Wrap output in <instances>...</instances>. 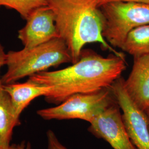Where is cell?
<instances>
[{
	"instance_id": "obj_1",
	"label": "cell",
	"mask_w": 149,
	"mask_h": 149,
	"mask_svg": "<svg viewBox=\"0 0 149 149\" xmlns=\"http://www.w3.org/2000/svg\"><path fill=\"white\" fill-rule=\"evenodd\" d=\"M125 59L114 54L104 57L89 49H83L79 60L63 69L45 71L28 80L50 87L45 101L58 105L70 96L94 93L109 88L126 69Z\"/></svg>"
},
{
	"instance_id": "obj_2",
	"label": "cell",
	"mask_w": 149,
	"mask_h": 149,
	"mask_svg": "<svg viewBox=\"0 0 149 149\" xmlns=\"http://www.w3.org/2000/svg\"><path fill=\"white\" fill-rule=\"evenodd\" d=\"M52 10L59 38L66 44L76 63L86 45L100 43L105 50L125 59L103 37V16L100 0H47Z\"/></svg>"
},
{
	"instance_id": "obj_3",
	"label": "cell",
	"mask_w": 149,
	"mask_h": 149,
	"mask_svg": "<svg viewBox=\"0 0 149 149\" xmlns=\"http://www.w3.org/2000/svg\"><path fill=\"white\" fill-rule=\"evenodd\" d=\"M72 63L69 50L58 37L32 48L6 53L7 71L2 76L3 85L15 83L26 77L47 71L65 63Z\"/></svg>"
},
{
	"instance_id": "obj_4",
	"label": "cell",
	"mask_w": 149,
	"mask_h": 149,
	"mask_svg": "<svg viewBox=\"0 0 149 149\" xmlns=\"http://www.w3.org/2000/svg\"><path fill=\"white\" fill-rule=\"evenodd\" d=\"M100 8L103 16V37L114 48L121 49L134 28L149 24V4L118 1L103 4Z\"/></svg>"
},
{
	"instance_id": "obj_5",
	"label": "cell",
	"mask_w": 149,
	"mask_h": 149,
	"mask_svg": "<svg viewBox=\"0 0 149 149\" xmlns=\"http://www.w3.org/2000/svg\"><path fill=\"white\" fill-rule=\"evenodd\" d=\"M116 102L110 88H107L94 93L75 94L55 106L38 110L37 114L45 120L80 119L90 123Z\"/></svg>"
},
{
	"instance_id": "obj_6",
	"label": "cell",
	"mask_w": 149,
	"mask_h": 149,
	"mask_svg": "<svg viewBox=\"0 0 149 149\" xmlns=\"http://www.w3.org/2000/svg\"><path fill=\"white\" fill-rule=\"evenodd\" d=\"M122 112L123 122L128 135L138 149H149V121L145 111L129 95L122 76L109 87Z\"/></svg>"
},
{
	"instance_id": "obj_7",
	"label": "cell",
	"mask_w": 149,
	"mask_h": 149,
	"mask_svg": "<svg viewBox=\"0 0 149 149\" xmlns=\"http://www.w3.org/2000/svg\"><path fill=\"white\" fill-rule=\"evenodd\" d=\"M88 130L96 138L104 140L113 149H138L128 135L117 102L96 117Z\"/></svg>"
},
{
	"instance_id": "obj_8",
	"label": "cell",
	"mask_w": 149,
	"mask_h": 149,
	"mask_svg": "<svg viewBox=\"0 0 149 149\" xmlns=\"http://www.w3.org/2000/svg\"><path fill=\"white\" fill-rule=\"evenodd\" d=\"M26 25L18 31V38L24 48H32L59 37L53 12L48 6L35 10Z\"/></svg>"
},
{
	"instance_id": "obj_9",
	"label": "cell",
	"mask_w": 149,
	"mask_h": 149,
	"mask_svg": "<svg viewBox=\"0 0 149 149\" xmlns=\"http://www.w3.org/2000/svg\"><path fill=\"white\" fill-rule=\"evenodd\" d=\"M125 87L129 95L143 111L149 108V54L134 57L132 69Z\"/></svg>"
},
{
	"instance_id": "obj_10",
	"label": "cell",
	"mask_w": 149,
	"mask_h": 149,
	"mask_svg": "<svg viewBox=\"0 0 149 149\" xmlns=\"http://www.w3.org/2000/svg\"><path fill=\"white\" fill-rule=\"evenodd\" d=\"M3 88L10 97L15 119L19 125L20 116L29 104L39 97L47 96L52 90L50 87L29 80L23 83L16 82L3 85Z\"/></svg>"
},
{
	"instance_id": "obj_11",
	"label": "cell",
	"mask_w": 149,
	"mask_h": 149,
	"mask_svg": "<svg viewBox=\"0 0 149 149\" xmlns=\"http://www.w3.org/2000/svg\"><path fill=\"white\" fill-rule=\"evenodd\" d=\"M19 124L17 122L8 95L5 91L0 93V145L8 148L11 146L13 129Z\"/></svg>"
},
{
	"instance_id": "obj_12",
	"label": "cell",
	"mask_w": 149,
	"mask_h": 149,
	"mask_svg": "<svg viewBox=\"0 0 149 149\" xmlns=\"http://www.w3.org/2000/svg\"><path fill=\"white\" fill-rule=\"evenodd\" d=\"M120 49L133 57L149 54V24L133 29Z\"/></svg>"
},
{
	"instance_id": "obj_13",
	"label": "cell",
	"mask_w": 149,
	"mask_h": 149,
	"mask_svg": "<svg viewBox=\"0 0 149 149\" xmlns=\"http://www.w3.org/2000/svg\"><path fill=\"white\" fill-rule=\"evenodd\" d=\"M47 4V0H0V7L15 10L24 20L35 10Z\"/></svg>"
},
{
	"instance_id": "obj_14",
	"label": "cell",
	"mask_w": 149,
	"mask_h": 149,
	"mask_svg": "<svg viewBox=\"0 0 149 149\" xmlns=\"http://www.w3.org/2000/svg\"><path fill=\"white\" fill-rule=\"evenodd\" d=\"M47 149H68L62 144L53 130L49 129L46 133Z\"/></svg>"
},
{
	"instance_id": "obj_15",
	"label": "cell",
	"mask_w": 149,
	"mask_h": 149,
	"mask_svg": "<svg viewBox=\"0 0 149 149\" xmlns=\"http://www.w3.org/2000/svg\"><path fill=\"white\" fill-rule=\"evenodd\" d=\"M6 53L5 51L4 47L0 43V93L3 90V85L2 82V77L1 76V71L2 68L6 65Z\"/></svg>"
},
{
	"instance_id": "obj_16",
	"label": "cell",
	"mask_w": 149,
	"mask_h": 149,
	"mask_svg": "<svg viewBox=\"0 0 149 149\" xmlns=\"http://www.w3.org/2000/svg\"><path fill=\"white\" fill-rule=\"evenodd\" d=\"M139 2L149 4V0H100V6L107 3L112 2Z\"/></svg>"
},
{
	"instance_id": "obj_17",
	"label": "cell",
	"mask_w": 149,
	"mask_h": 149,
	"mask_svg": "<svg viewBox=\"0 0 149 149\" xmlns=\"http://www.w3.org/2000/svg\"><path fill=\"white\" fill-rule=\"evenodd\" d=\"M17 145V149H34L32 148V145L28 141H23Z\"/></svg>"
},
{
	"instance_id": "obj_18",
	"label": "cell",
	"mask_w": 149,
	"mask_h": 149,
	"mask_svg": "<svg viewBox=\"0 0 149 149\" xmlns=\"http://www.w3.org/2000/svg\"><path fill=\"white\" fill-rule=\"evenodd\" d=\"M0 149H17V144H12L11 146L8 148H5L0 145Z\"/></svg>"
},
{
	"instance_id": "obj_19",
	"label": "cell",
	"mask_w": 149,
	"mask_h": 149,
	"mask_svg": "<svg viewBox=\"0 0 149 149\" xmlns=\"http://www.w3.org/2000/svg\"><path fill=\"white\" fill-rule=\"evenodd\" d=\"M145 112H146V114H147V116H148V119H149V108H148V109H146V110L145 111Z\"/></svg>"
}]
</instances>
